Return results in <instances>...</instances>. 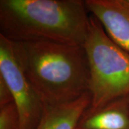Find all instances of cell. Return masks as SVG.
Instances as JSON below:
<instances>
[{
	"label": "cell",
	"instance_id": "5",
	"mask_svg": "<svg viewBox=\"0 0 129 129\" xmlns=\"http://www.w3.org/2000/svg\"><path fill=\"white\" fill-rule=\"evenodd\" d=\"M88 12L113 41L129 52V6L124 0H85Z\"/></svg>",
	"mask_w": 129,
	"mask_h": 129
},
{
	"label": "cell",
	"instance_id": "7",
	"mask_svg": "<svg viewBox=\"0 0 129 129\" xmlns=\"http://www.w3.org/2000/svg\"><path fill=\"white\" fill-rule=\"evenodd\" d=\"M89 91L73 101L58 105H44L36 129H76L79 120L90 105Z\"/></svg>",
	"mask_w": 129,
	"mask_h": 129
},
{
	"label": "cell",
	"instance_id": "2",
	"mask_svg": "<svg viewBox=\"0 0 129 129\" xmlns=\"http://www.w3.org/2000/svg\"><path fill=\"white\" fill-rule=\"evenodd\" d=\"M12 43L24 73L44 105L73 101L89 91L90 69L83 45Z\"/></svg>",
	"mask_w": 129,
	"mask_h": 129
},
{
	"label": "cell",
	"instance_id": "8",
	"mask_svg": "<svg viewBox=\"0 0 129 129\" xmlns=\"http://www.w3.org/2000/svg\"><path fill=\"white\" fill-rule=\"evenodd\" d=\"M0 129H20L18 110L14 102L0 107Z\"/></svg>",
	"mask_w": 129,
	"mask_h": 129
},
{
	"label": "cell",
	"instance_id": "10",
	"mask_svg": "<svg viewBox=\"0 0 129 129\" xmlns=\"http://www.w3.org/2000/svg\"><path fill=\"white\" fill-rule=\"evenodd\" d=\"M124 2H125V4L129 6V0H124Z\"/></svg>",
	"mask_w": 129,
	"mask_h": 129
},
{
	"label": "cell",
	"instance_id": "3",
	"mask_svg": "<svg viewBox=\"0 0 129 129\" xmlns=\"http://www.w3.org/2000/svg\"><path fill=\"white\" fill-rule=\"evenodd\" d=\"M83 47L90 69L91 101L88 110L129 95V52L111 39L92 14Z\"/></svg>",
	"mask_w": 129,
	"mask_h": 129
},
{
	"label": "cell",
	"instance_id": "9",
	"mask_svg": "<svg viewBox=\"0 0 129 129\" xmlns=\"http://www.w3.org/2000/svg\"><path fill=\"white\" fill-rule=\"evenodd\" d=\"M14 102L12 92L5 79L0 75V107Z\"/></svg>",
	"mask_w": 129,
	"mask_h": 129
},
{
	"label": "cell",
	"instance_id": "4",
	"mask_svg": "<svg viewBox=\"0 0 129 129\" xmlns=\"http://www.w3.org/2000/svg\"><path fill=\"white\" fill-rule=\"evenodd\" d=\"M0 75L12 92L18 110L20 129H36L44 104L24 73L12 42L0 35Z\"/></svg>",
	"mask_w": 129,
	"mask_h": 129
},
{
	"label": "cell",
	"instance_id": "1",
	"mask_svg": "<svg viewBox=\"0 0 129 129\" xmlns=\"http://www.w3.org/2000/svg\"><path fill=\"white\" fill-rule=\"evenodd\" d=\"M89 22L85 1H0V35L13 42L83 45Z\"/></svg>",
	"mask_w": 129,
	"mask_h": 129
},
{
	"label": "cell",
	"instance_id": "6",
	"mask_svg": "<svg viewBox=\"0 0 129 129\" xmlns=\"http://www.w3.org/2000/svg\"><path fill=\"white\" fill-rule=\"evenodd\" d=\"M76 129H129V95L93 111L87 109Z\"/></svg>",
	"mask_w": 129,
	"mask_h": 129
}]
</instances>
